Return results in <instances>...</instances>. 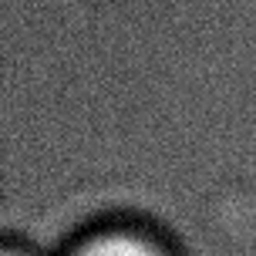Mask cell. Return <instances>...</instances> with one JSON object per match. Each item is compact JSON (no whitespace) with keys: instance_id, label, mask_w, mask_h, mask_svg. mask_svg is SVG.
<instances>
[{"instance_id":"cell-2","label":"cell","mask_w":256,"mask_h":256,"mask_svg":"<svg viewBox=\"0 0 256 256\" xmlns=\"http://www.w3.org/2000/svg\"><path fill=\"white\" fill-rule=\"evenodd\" d=\"M0 256H38V253H34L27 243H14V240H10V243L4 246V253H0Z\"/></svg>"},{"instance_id":"cell-1","label":"cell","mask_w":256,"mask_h":256,"mask_svg":"<svg viewBox=\"0 0 256 256\" xmlns=\"http://www.w3.org/2000/svg\"><path fill=\"white\" fill-rule=\"evenodd\" d=\"M61 256H176L172 246L148 226L108 222L81 232Z\"/></svg>"}]
</instances>
